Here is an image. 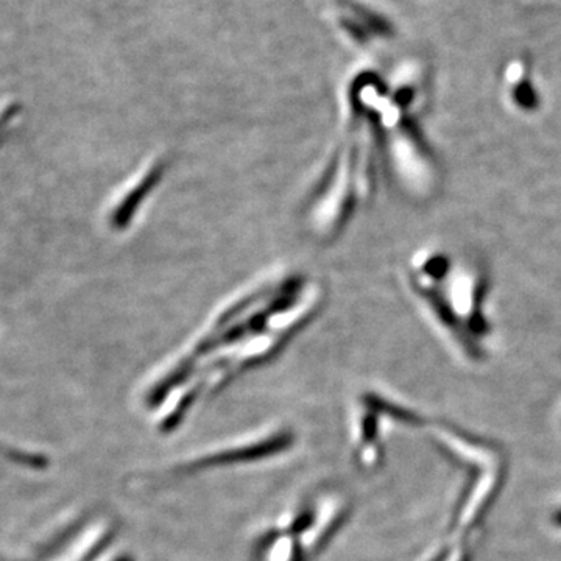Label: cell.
Returning a JSON list of instances; mask_svg holds the SVG:
<instances>
[{"label": "cell", "mask_w": 561, "mask_h": 561, "mask_svg": "<svg viewBox=\"0 0 561 561\" xmlns=\"http://www.w3.org/2000/svg\"><path fill=\"white\" fill-rule=\"evenodd\" d=\"M119 561H131V560H127V558H124V560H119Z\"/></svg>", "instance_id": "cell-6"}, {"label": "cell", "mask_w": 561, "mask_h": 561, "mask_svg": "<svg viewBox=\"0 0 561 561\" xmlns=\"http://www.w3.org/2000/svg\"><path fill=\"white\" fill-rule=\"evenodd\" d=\"M312 519H314V513H312L311 510H306L303 515L298 516V518L293 521L292 527H290V532H303V530H306L307 527L311 526Z\"/></svg>", "instance_id": "cell-2"}, {"label": "cell", "mask_w": 561, "mask_h": 561, "mask_svg": "<svg viewBox=\"0 0 561 561\" xmlns=\"http://www.w3.org/2000/svg\"><path fill=\"white\" fill-rule=\"evenodd\" d=\"M555 519V523L558 524V526H561V512H558L557 515L554 516Z\"/></svg>", "instance_id": "cell-5"}, {"label": "cell", "mask_w": 561, "mask_h": 561, "mask_svg": "<svg viewBox=\"0 0 561 561\" xmlns=\"http://www.w3.org/2000/svg\"><path fill=\"white\" fill-rule=\"evenodd\" d=\"M290 443H292L290 435H278V437L270 438L267 442H259L256 445L236 449V451L222 452V454H216V456L205 457V459L192 463L191 466H186L184 471H194L200 470V468H209V466L262 459V457H269L272 454H276V452L284 451V449L289 448Z\"/></svg>", "instance_id": "cell-1"}, {"label": "cell", "mask_w": 561, "mask_h": 561, "mask_svg": "<svg viewBox=\"0 0 561 561\" xmlns=\"http://www.w3.org/2000/svg\"><path fill=\"white\" fill-rule=\"evenodd\" d=\"M15 108H10L4 116L0 117V144L4 141L5 128H7L8 122H10L11 117L15 116Z\"/></svg>", "instance_id": "cell-4"}, {"label": "cell", "mask_w": 561, "mask_h": 561, "mask_svg": "<svg viewBox=\"0 0 561 561\" xmlns=\"http://www.w3.org/2000/svg\"><path fill=\"white\" fill-rule=\"evenodd\" d=\"M364 437L365 442H373L376 438V420H374L373 415L365 418Z\"/></svg>", "instance_id": "cell-3"}]
</instances>
